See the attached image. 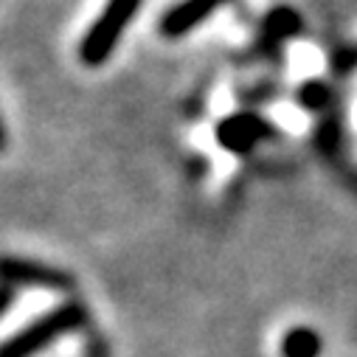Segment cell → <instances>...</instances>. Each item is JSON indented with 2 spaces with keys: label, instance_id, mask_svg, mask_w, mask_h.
I'll list each match as a JSON object with an SVG mask.
<instances>
[{
  "label": "cell",
  "instance_id": "1",
  "mask_svg": "<svg viewBox=\"0 0 357 357\" xmlns=\"http://www.w3.org/2000/svg\"><path fill=\"white\" fill-rule=\"evenodd\" d=\"M91 324V312L82 301H62L59 307L43 312L29 326L17 329L0 343V357H37L51 343H56L65 335L82 332Z\"/></svg>",
  "mask_w": 357,
  "mask_h": 357
},
{
  "label": "cell",
  "instance_id": "2",
  "mask_svg": "<svg viewBox=\"0 0 357 357\" xmlns=\"http://www.w3.org/2000/svg\"><path fill=\"white\" fill-rule=\"evenodd\" d=\"M144 0H107L99 17L87 26V31L79 40V62L84 68H102L119 48L124 31L138 17Z\"/></svg>",
  "mask_w": 357,
  "mask_h": 357
},
{
  "label": "cell",
  "instance_id": "3",
  "mask_svg": "<svg viewBox=\"0 0 357 357\" xmlns=\"http://www.w3.org/2000/svg\"><path fill=\"white\" fill-rule=\"evenodd\" d=\"M0 284L6 287H31L48 293H70L76 279L62 267L26 259V256H0Z\"/></svg>",
  "mask_w": 357,
  "mask_h": 357
},
{
  "label": "cell",
  "instance_id": "4",
  "mask_svg": "<svg viewBox=\"0 0 357 357\" xmlns=\"http://www.w3.org/2000/svg\"><path fill=\"white\" fill-rule=\"evenodd\" d=\"M225 3H231V0H177V3H172L160 15L158 31L166 40H181V37L192 34L200 23L214 17Z\"/></svg>",
  "mask_w": 357,
  "mask_h": 357
},
{
  "label": "cell",
  "instance_id": "5",
  "mask_svg": "<svg viewBox=\"0 0 357 357\" xmlns=\"http://www.w3.org/2000/svg\"><path fill=\"white\" fill-rule=\"evenodd\" d=\"M273 130L256 113H234L217 124V141L231 152H248Z\"/></svg>",
  "mask_w": 357,
  "mask_h": 357
},
{
  "label": "cell",
  "instance_id": "6",
  "mask_svg": "<svg viewBox=\"0 0 357 357\" xmlns=\"http://www.w3.org/2000/svg\"><path fill=\"white\" fill-rule=\"evenodd\" d=\"M304 29L301 15L293 6H273L261 20V34H259V51H279L287 40L298 37Z\"/></svg>",
  "mask_w": 357,
  "mask_h": 357
},
{
  "label": "cell",
  "instance_id": "7",
  "mask_svg": "<svg viewBox=\"0 0 357 357\" xmlns=\"http://www.w3.org/2000/svg\"><path fill=\"white\" fill-rule=\"evenodd\" d=\"M321 351V337L310 329H293L284 337V357H315Z\"/></svg>",
  "mask_w": 357,
  "mask_h": 357
},
{
  "label": "cell",
  "instance_id": "8",
  "mask_svg": "<svg viewBox=\"0 0 357 357\" xmlns=\"http://www.w3.org/2000/svg\"><path fill=\"white\" fill-rule=\"evenodd\" d=\"M329 99H332V91H329L324 82H307V84L298 87V102H301L304 107H310V110L326 107Z\"/></svg>",
  "mask_w": 357,
  "mask_h": 357
},
{
  "label": "cell",
  "instance_id": "9",
  "mask_svg": "<svg viewBox=\"0 0 357 357\" xmlns=\"http://www.w3.org/2000/svg\"><path fill=\"white\" fill-rule=\"evenodd\" d=\"M357 65V48H343V51H337V56H335V68L337 70H351Z\"/></svg>",
  "mask_w": 357,
  "mask_h": 357
},
{
  "label": "cell",
  "instance_id": "10",
  "mask_svg": "<svg viewBox=\"0 0 357 357\" xmlns=\"http://www.w3.org/2000/svg\"><path fill=\"white\" fill-rule=\"evenodd\" d=\"M12 301H15V287H6V284H0V318H3V315L9 312Z\"/></svg>",
  "mask_w": 357,
  "mask_h": 357
},
{
  "label": "cell",
  "instance_id": "11",
  "mask_svg": "<svg viewBox=\"0 0 357 357\" xmlns=\"http://www.w3.org/2000/svg\"><path fill=\"white\" fill-rule=\"evenodd\" d=\"M6 144H9V132H6V121H3V116H0V152L6 149Z\"/></svg>",
  "mask_w": 357,
  "mask_h": 357
}]
</instances>
